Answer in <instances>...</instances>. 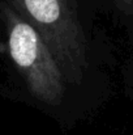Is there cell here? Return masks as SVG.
Here are the masks:
<instances>
[{
    "label": "cell",
    "instance_id": "1",
    "mask_svg": "<svg viewBox=\"0 0 133 135\" xmlns=\"http://www.w3.org/2000/svg\"><path fill=\"white\" fill-rule=\"evenodd\" d=\"M38 30L67 83H80L86 70V38L72 0H5Z\"/></svg>",
    "mask_w": 133,
    "mask_h": 135
},
{
    "label": "cell",
    "instance_id": "2",
    "mask_svg": "<svg viewBox=\"0 0 133 135\" xmlns=\"http://www.w3.org/2000/svg\"><path fill=\"white\" fill-rule=\"evenodd\" d=\"M8 51L29 92L41 102L57 105L65 93V78L42 36L7 1L0 4Z\"/></svg>",
    "mask_w": 133,
    "mask_h": 135
},
{
    "label": "cell",
    "instance_id": "3",
    "mask_svg": "<svg viewBox=\"0 0 133 135\" xmlns=\"http://www.w3.org/2000/svg\"><path fill=\"white\" fill-rule=\"evenodd\" d=\"M118 5L127 13H133V0H116Z\"/></svg>",
    "mask_w": 133,
    "mask_h": 135
}]
</instances>
